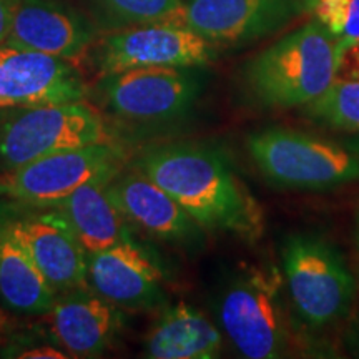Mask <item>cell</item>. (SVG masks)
<instances>
[{
	"label": "cell",
	"instance_id": "ac0fdd59",
	"mask_svg": "<svg viewBox=\"0 0 359 359\" xmlns=\"http://www.w3.org/2000/svg\"><path fill=\"white\" fill-rule=\"evenodd\" d=\"M223 346L222 331L187 303L161 313L147 336L145 356L151 359H212Z\"/></svg>",
	"mask_w": 359,
	"mask_h": 359
},
{
	"label": "cell",
	"instance_id": "3957f363",
	"mask_svg": "<svg viewBox=\"0 0 359 359\" xmlns=\"http://www.w3.org/2000/svg\"><path fill=\"white\" fill-rule=\"evenodd\" d=\"M283 283L275 264H253L235 273L219 293V326L241 356L276 359L288 351L291 333Z\"/></svg>",
	"mask_w": 359,
	"mask_h": 359
},
{
	"label": "cell",
	"instance_id": "277c9868",
	"mask_svg": "<svg viewBox=\"0 0 359 359\" xmlns=\"http://www.w3.org/2000/svg\"><path fill=\"white\" fill-rule=\"evenodd\" d=\"M246 150L258 172L278 188L330 190L359 182V155L351 148L291 128L248 135Z\"/></svg>",
	"mask_w": 359,
	"mask_h": 359
},
{
	"label": "cell",
	"instance_id": "7c38bea8",
	"mask_svg": "<svg viewBox=\"0 0 359 359\" xmlns=\"http://www.w3.org/2000/svg\"><path fill=\"white\" fill-rule=\"evenodd\" d=\"M97 27L62 0H15L8 45L74 62L95 40Z\"/></svg>",
	"mask_w": 359,
	"mask_h": 359
},
{
	"label": "cell",
	"instance_id": "7a4b0ae2",
	"mask_svg": "<svg viewBox=\"0 0 359 359\" xmlns=\"http://www.w3.org/2000/svg\"><path fill=\"white\" fill-rule=\"evenodd\" d=\"M336 42L316 20L285 35L246 64L243 85L264 109L304 107L338 75Z\"/></svg>",
	"mask_w": 359,
	"mask_h": 359
},
{
	"label": "cell",
	"instance_id": "5bb4252c",
	"mask_svg": "<svg viewBox=\"0 0 359 359\" xmlns=\"http://www.w3.org/2000/svg\"><path fill=\"white\" fill-rule=\"evenodd\" d=\"M161 280V269L132 238L87 258V285L115 306H161L167 299Z\"/></svg>",
	"mask_w": 359,
	"mask_h": 359
},
{
	"label": "cell",
	"instance_id": "8992f818",
	"mask_svg": "<svg viewBox=\"0 0 359 359\" xmlns=\"http://www.w3.org/2000/svg\"><path fill=\"white\" fill-rule=\"evenodd\" d=\"M281 263L290 299L304 325L323 327L349 313L356 278L334 245L323 236L296 233L285 241Z\"/></svg>",
	"mask_w": 359,
	"mask_h": 359
},
{
	"label": "cell",
	"instance_id": "6da1fadb",
	"mask_svg": "<svg viewBox=\"0 0 359 359\" xmlns=\"http://www.w3.org/2000/svg\"><path fill=\"white\" fill-rule=\"evenodd\" d=\"M137 168L178 201L203 230L231 233L255 243L264 233V212L228 156L200 142L150 145L135 155Z\"/></svg>",
	"mask_w": 359,
	"mask_h": 359
},
{
	"label": "cell",
	"instance_id": "e0dca14e",
	"mask_svg": "<svg viewBox=\"0 0 359 359\" xmlns=\"http://www.w3.org/2000/svg\"><path fill=\"white\" fill-rule=\"evenodd\" d=\"M110 180L85 183L72 195L48 206L64 218L87 255L130 240L127 219L107 195Z\"/></svg>",
	"mask_w": 359,
	"mask_h": 359
},
{
	"label": "cell",
	"instance_id": "cb8c5ba5",
	"mask_svg": "<svg viewBox=\"0 0 359 359\" xmlns=\"http://www.w3.org/2000/svg\"><path fill=\"white\" fill-rule=\"evenodd\" d=\"M15 0H0V45L7 42L12 25V13Z\"/></svg>",
	"mask_w": 359,
	"mask_h": 359
},
{
	"label": "cell",
	"instance_id": "4316f807",
	"mask_svg": "<svg viewBox=\"0 0 359 359\" xmlns=\"http://www.w3.org/2000/svg\"><path fill=\"white\" fill-rule=\"evenodd\" d=\"M348 148H351L354 154L359 155V135L356 138H353V140L348 142Z\"/></svg>",
	"mask_w": 359,
	"mask_h": 359
},
{
	"label": "cell",
	"instance_id": "52a82bcc",
	"mask_svg": "<svg viewBox=\"0 0 359 359\" xmlns=\"http://www.w3.org/2000/svg\"><path fill=\"white\" fill-rule=\"evenodd\" d=\"M201 90L198 67H143L100 75L95 95L115 122L161 125L190 114Z\"/></svg>",
	"mask_w": 359,
	"mask_h": 359
},
{
	"label": "cell",
	"instance_id": "5b68a950",
	"mask_svg": "<svg viewBox=\"0 0 359 359\" xmlns=\"http://www.w3.org/2000/svg\"><path fill=\"white\" fill-rule=\"evenodd\" d=\"M110 140H114V133L103 115L85 100L2 110L0 172Z\"/></svg>",
	"mask_w": 359,
	"mask_h": 359
},
{
	"label": "cell",
	"instance_id": "ffe728a7",
	"mask_svg": "<svg viewBox=\"0 0 359 359\" xmlns=\"http://www.w3.org/2000/svg\"><path fill=\"white\" fill-rule=\"evenodd\" d=\"M90 20L102 32L145 24L180 25L185 0H85Z\"/></svg>",
	"mask_w": 359,
	"mask_h": 359
},
{
	"label": "cell",
	"instance_id": "9c48e42d",
	"mask_svg": "<svg viewBox=\"0 0 359 359\" xmlns=\"http://www.w3.org/2000/svg\"><path fill=\"white\" fill-rule=\"evenodd\" d=\"M215 58V45L177 24H145L105 32L92 52L100 75L143 67H201Z\"/></svg>",
	"mask_w": 359,
	"mask_h": 359
},
{
	"label": "cell",
	"instance_id": "4fadbf2b",
	"mask_svg": "<svg viewBox=\"0 0 359 359\" xmlns=\"http://www.w3.org/2000/svg\"><path fill=\"white\" fill-rule=\"evenodd\" d=\"M107 195L127 222L160 240L198 245L203 228L163 188L133 167H125L107 183Z\"/></svg>",
	"mask_w": 359,
	"mask_h": 359
},
{
	"label": "cell",
	"instance_id": "2e32d148",
	"mask_svg": "<svg viewBox=\"0 0 359 359\" xmlns=\"http://www.w3.org/2000/svg\"><path fill=\"white\" fill-rule=\"evenodd\" d=\"M52 333L70 356L97 358L122 326V314L87 286L57 294L50 309Z\"/></svg>",
	"mask_w": 359,
	"mask_h": 359
},
{
	"label": "cell",
	"instance_id": "7402d4cb",
	"mask_svg": "<svg viewBox=\"0 0 359 359\" xmlns=\"http://www.w3.org/2000/svg\"><path fill=\"white\" fill-rule=\"evenodd\" d=\"M308 13L333 37L339 57L359 42V0H298Z\"/></svg>",
	"mask_w": 359,
	"mask_h": 359
},
{
	"label": "cell",
	"instance_id": "9a60e30c",
	"mask_svg": "<svg viewBox=\"0 0 359 359\" xmlns=\"http://www.w3.org/2000/svg\"><path fill=\"white\" fill-rule=\"evenodd\" d=\"M7 222L57 294L87 285V251L53 208Z\"/></svg>",
	"mask_w": 359,
	"mask_h": 359
},
{
	"label": "cell",
	"instance_id": "484cf974",
	"mask_svg": "<svg viewBox=\"0 0 359 359\" xmlns=\"http://www.w3.org/2000/svg\"><path fill=\"white\" fill-rule=\"evenodd\" d=\"M354 241H356V246L359 250V205L356 208V213H354Z\"/></svg>",
	"mask_w": 359,
	"mask_h": 359
},
{
	"label": "cell",
	"instance_id": "8fae6325",
	"mask_svg": "<svg viewBox=\"0 0 359 359\" xmlns=\"http://www.w3.org/2000/svg\"><path fill=\"white\" fill-rule=\"evenodd\" d=\"M298 13V0H185L180 25L231 47L276 32Z\"/></svg>",
	"mask_w": 359,
	"mask_h": 359
},
{
	"label": "cell",
	"instance_id": "603a6c76",
	"mask_svg": "<svg viewBox=\"0 0 359 359\" xmlns=\"http://www.w3.org/2000/svg\"><path fill=\"white\" fill-rule=\"evenodd\" d=\"M339 79H358L359 80V42L353 43L339 57L338 75Z\"/></svg>",
	"mask_w": 359,
	"mask_h": 359
},
{
	"label": "cell",
	"instance_id": "d6986e66",
	"mask_svg": "<svg viewBox=\"0 0 359 359\" xmlns=\"http://www.w3.org/2000/svg\"><path fill=\"white\" fill-rule=\"evenodd\" d=\"M57 293L11 228L0 224V302L19 314L50 313Z\"/></svg>",
	"mask_w": 359,
	"mask_h": 359
},
{
	"label": "cell",
	"instance_id": "44dd1931",
	"mask_svg": "<svg viewBox=\"0 0 359 359\" xmlns=\"http://www.w3.org/2000/svg\"><path fill=\"white\" fill-rule=\"evenodd\" d=\"M302 109L316 123L341 132L359 133V80L336 77L320 97Z\"/></svg>",
	"mask_w": 359,
	"mask_h": 359
},
{
	"label": "cell",
	"instance_id": "30bf717a",
	"mask_svg": "<svg viewBox=\"0 0 359 359\" xmlns=\"http://www.w3.org/2000/svg\"><path fill=\"white\" fill-rule=\"evenodd\" d=\"M85 98L87 85L72 62L8 43L0 45V111Z\"/></svg>",
	"mask_w": 359,
	"mask_h": 359
},
{
	"label": "cell",
	"instance_id": "ba28073f",
	"mask_svg": "<svg viewBox=\"0 0 359 359\" xmlns=\"http://www.w3.org/2000/svg\"><path fill=\"white\" fill-rule=\"evenodd\" d=\"M127 163L128 151L116 140L60 151L0 172V196L48 208L85 183L111 180Z\"/></svg>",
	"mask_w": 359,
	"mask_h": 359
},
{
	"label": "cell",
	"instance_id": "d4e9b609",
	"mask_svg": "<svg viewBox=\"0 0 359 359\" xmlns=\"http://www.w3.org/2000/svg\"><path fill=\"white\" fill-rule=\"evenodd\" d=\"M20 358H55V359H62V358H67V354L60 353L58 349H53V348H37V349H30V351H24V354H20Z\"/></svg>",
	"mask_w": 359,
	"mask_h": 359
}]
</instances>
